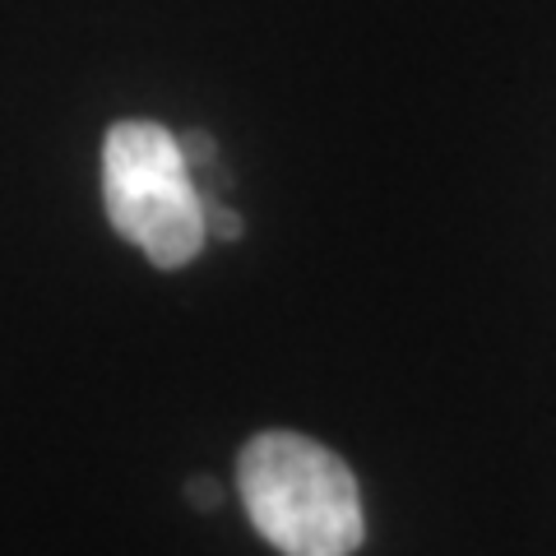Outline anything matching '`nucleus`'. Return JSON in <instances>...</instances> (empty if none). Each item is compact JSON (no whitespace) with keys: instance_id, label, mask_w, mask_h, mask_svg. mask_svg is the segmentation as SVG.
I'll return each mask as SVG.
<instances>
[{"instance_id":"1","label":"nucleus","mask_w":556,"mask_h":556,"mask_svg":"<svg viewBox=\"0 0 556 556\" xmlns=\"http://www.w3.org/2000/svg\"><path fill=\"white\" fill-rule=\"evenodd\" d=\"M237 492L255 533L283 556H353L367 538L353 468L302 431H260L241 445Z\"/></svg>"},{"instance_id":"2","label":"nucleus","mask_w":556,"mask_h":556,"mask_svg":"<svg viewBox=\"0 0 556 556\" xmlns=\"http://www.w3.org/2000/svg\"><path fill=\"white\" fill-rule=\"evenodd\" d=\"M102 204L112 228L159 269L190 265L204 241V190L186 163L181 135L159 121H116L102 139Z\"/></svg>"},{"instance_id":"3","label":"nucleus","mask_w":556,"mask_h":556,"mask_svg":"<svg viewBox=\"0 0 556 556\" xmlns=\"http://www.w3.org/2000/svg\"><path fill=\"white\" fill-rule=\"evenodd\" d=\"M204 228H208V237H218V241H237L241 237V218L232 214L228 204H214L204 195Z\"/></svg>"},{"instance_id":"4","label":"nucleus","mask_w":556,"mask_h":556,"mask_svg":"<svg viewBox=\"0 0 556 556\" xmlns=\"http://www.w3.org/2000/svg\"><path fill=\"white\" fill-rule=\"evenodd\" d=\"M181 149H186V163H190V172H195V167H214V159H218L214 139H208L204 130H190V135H181Z\"/></svg>"},{"instance_id":"5","label":"nucleus","mask_w":556,"mask_h":556,"mask_svg":"<svg viewBox=\"0 0 556 556\" xmlns=\"http://www.w3.org/2000/svg\"><path fill=\"white\" fill-rule=\"evenodd\" d=\"M190 501H195V510H214L218 501H223V492H218V482L214 478H190Z\"/></svg>"}]
</instances>
